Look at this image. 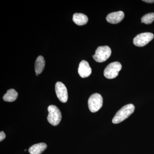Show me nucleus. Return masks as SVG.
Listing matches in <instances>:
<instances>
[{
    "label": "nucleus",
    "instance_id": "nucleus-1",
    "mask_svg": "<svg viewBox=\"0 0 154 154\" xmlns=\"http://www.w3.org/2000/svg\"><path fill=\"white\" fill-rule=\"evenodd\" d=\"M135 107L133 104H128L121 108L115 114L112 120L114 124H118L128 118L134 112Z\"/></svg>",
    "mask_w": 154,
    "mask_h": 154
},
{
    "label": "nucleus",
    "instance_id": "nucleus-2",
    "mask_svg": "<svg viewBox=\"0 0 154 154\" xmlns=\"http://www.w3.org/2000/svg\"><path fill=\"white\" fill-rule=\"evenodd\" d=\"M48 121L51 125L57 126L61 120L62 114L60 110L56 106L51 105L48 106Z\"/></svg>",
    "mask_w": 154,
    "mask_h": 154
},
{
    "label": "nucleus",
    "instance_id": "nucleus-3",
    "mask_svg": "<svg viewBox=\"0 0 154 154\" xmlns=\"http://www.w3.org/2000/svg\"><path fill=\"white\" fill-rule=\"evenodd\" d=\"M89 110L92 113H95L100 110L103 105V98L100 94L96 93L92 94L88 101Z\"/></svg>",
    "mask_w": 154,
    "mask_h": 154
},
{
    "label": "nucleus",
    "instance_id": "nucleus-4",
    "mask_svg": "<svg viewBox=\"0 0 154 154\" xmlns=\"http://www.w3.org/2000/svg\"><path fill=\"white\" fill-rule=\"evenodd\" d=\"M111 50L108 46H99L93 55L94 60L97 62L102 63L107 60L111 55Z\"/></svg>",
    "mask_w": 154,
    "mask_h": 154
},
{
    "label": "nucleus",
    "instance_id": "nucleus-5",
    "mask_svg": "<svg viewBox=\"0 0 154 154\" xmlns=\"http://www.w3.org/2000/svg\"><path fill=\"white\" fill-rule=\"evenodd\" d=\"M122 68L121 64L119 62H114L109 64L104 70L105 77L108 79H113L118 75L119 72Z\"/></svg>",
    "mask_w": 154,
    "mask_h": 154
},
{
    "label": "nucleus",
    "instance_id": "nucleus-6",
    "mask_svg": "<svg viewBox=\"0 0 154 154\" xmlns=\"http://www.w3.org/2000/svg\"><path fill=\"white\" fill-rule=\"evenodd\" d=\"M154 38V35L151 33H140L133 39V43L138 47H143L148 44Z\"/></svg>",
    "mask_w": 154,
    "mask_h": 154
},
{
    "label": "nucleus",
    "instance_id": "nucleus-7",
    "mask_svg": "<svg viewBox=\"0 0 154 154\" xmlns=\"http://www.w3.org/2000/svg\"><path fill=\"white\" fill-rule=\"evenodd\" d=\"M55 92L60 101L66 103L68 99L67 90L66 86L61 82H57L55 85Z\"/></svg>",
    "mask_w": 154,
    "mask_h": 154
},
{
    "label": "nucleus",
    "instance_id": "nucleus-8",
    "mask_svg": "<svg viewBox=\"0 0 154 154\" xmlns=\"http://www.w3.org/2000/svg\"><path fill=\"white\" fill-rule=\"evenodd\" d=\"M78 72L82 78L89 77L92 73V69L87 61L83 60L80 63L78 69Z\"/></svg>",
    "mask_w": 154,
    "mask_h": 154
},
{
    "label": "nucleus",
    "instance_id": "nucleus-9",
    "mask_svg": "<svg viewBox=\"0 0 154 154\" xmlns=\"http://www.w3.org/2000/svg\"><path fill=\"white\" fill-rule=\"evenodd\" d=\"M124 16V13L122 11L113 12L107 15L106 20L107 22L111 24H117L123 20Z\"/></svg>",
    "mask_w": 154,
    "mask_h": 154
},
{
    "label": "nucleus",
    "instance_id": "nucleus-10",
    "mask_svg": "<svg viewBox=\"0 0 154 154\" xmlns=\"http://www.w3.org/2000/svg\"><path fill=\"white\" fill-rule=\"evenodd\" d=\"M47 146L44 143L36 144L31 146L29 149V152L30 154H40L46 149Z\"/></svg>",
    "mask_w": 154,
    "mask_h": 154
},
{
    "label": "nucleus",
    "instance_id": "nucleus-11",
    "mask_svg": "<svg viewBox=\"0 0 154 154\" xmlns=\"http://www.w3.org/2000/svg\"><path fill=\"white\" fill-rule=\"evenodd\" d=\"M73 21L76 25L82 26L88 23V18L85 14L75 13L73 16Z\"/></svg>",
    "mask_w": 154,
    "mask_h": 154
},
{
    "label": "nucleus",
    "instance_id": "nucleus-12",
    "mask_svg": "<svg viewBox=\"0 0 154 154\" xmlns=\"http://www.w3.org/2000/svg\"><path fill=\"white\" fill-rule=\"evenodd\" d=\"M45 66V61L42 56H39L36 59L35 64V70L37 76L40 74L44 69Z\"/></svg>",
    "mask_w": 154,
    "mask_h": 154
},
{
    "label": "nucleus",
    "instance_id": "nucleus-13",
    "mask_svg": "<svg viewBox=\"0 0 154 154\" xmlns=\"http://www.w3.org/2000/svg\"><path fill=\"white\" fill-rule=\"evenodd\" d=\"M18 93L14 89H11L7 91V93L3 96V99L5 102H13L17 99Z\"/></svg>",
    "mask_w": 154,
    "mask_h": 154
},
{
    "label": "nucleus",
    "instance_id": "nucleus-14",
    "mask_svg": "<svg viewBox=\"0 0 154 154\" xmlns=\"http://www.w3.org/2000/svg\"><path fill=\"white\" fill-rule=\"evenodd\" d=\"M154 21V13L146 14L141 18V22L146 25L151 24Z\"/></svg>",
    "mask_w": 154,
    "mask_h": 154
},
{
    "label": "nucleus",
    "instance_id": "nucleus-15",
    "mask_svg": "<svg viewBox=\"0 0 154 154\" xmlns=\"http://www.w3.org/2000/svg\"><path fill=\"white\" fill-rule=\"evenodd\" d=\"M6 137V135L4 131H1L0 133V141L4 140Z\"/></svg>",
    "mask_w": 154,
    "mask_h": 154
},
{
    "label": "nucleus",
    "instance_id": "nucleus-16",
    "mask_svg": "<svg viewBox=\"0 0 154 154\" xmlns=\"http://www.w3.org/2000/svg\"><path fill=\"white\" fill-rule=\"evenodd\" d=\"M143 2L148 3H152L154 2V0H146V1H143Z\"/></svg>",
    "mask_w": 154,
    "mask_h": 154
}]
</instances>
